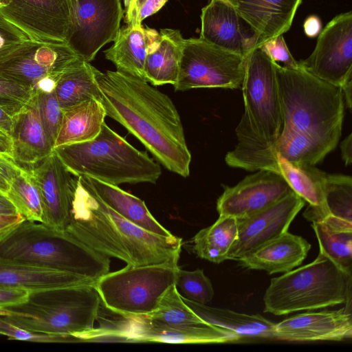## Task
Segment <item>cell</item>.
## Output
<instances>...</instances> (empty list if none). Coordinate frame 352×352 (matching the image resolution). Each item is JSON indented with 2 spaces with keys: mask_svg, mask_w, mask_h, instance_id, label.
Wrapping results in <instances>:
<instances>
[{
  "mask_svg": "<svg viewBox=\"0 0 352 352\" xmlns=\"http://www.w3.org/2000/svg\"><path fill=\"white\" fill-rule=\"evenodd\" d=\"M65 230L95 251L131 265L178 262L182 245L180 237L157 235L124 219L78 179Z\"/></svg>",
  "mask_w": 352,
  "mask_h": 352,
  "instance_id": "2",
  "label": "cell"
},
{
  "mask_svg": "<svg viewBox=\"0 0 352 352\" xmlns=\"http://www.w3.org/2000/svg\"><path fill=\"white\" fill-rule=\"evenodd\" d=\"M302 0H234L239 16L257 38V47L283 34L292 26Z\"/></svg>",
  "mask_w": 352,
  "mask_h": 352,
  "instance_id": "22",
  "label": "cell"
},
{
  "mask_svg": "<svg viewBox=\"0 0 352 352\" xmlns=\"http://www.w3.org/2000/svg\"><path fill=\"white\" fill-rule=\"evenodd\" d=\"M106 115L135 136L168 170L190 175L191 153L171 99L148 82L118 71L96 70Z\"/></svg>",
  "mask_w": 352,
  "mask_h": 352,
  "instance_id": "1",
  "label": "cell"
},
{
  "mask_svg": "<svg viewBox=\"0 0 352 352\" xmlns=\"http://www.w3.org/2000/svg\"><path fill=\"white\" fill-rule=\"evenodd\" d=\"M324 192L329 214L352 222V177L327 173Z\"/></svg>",
  "mask_w": 352,
  "mask_h": 352,
  "instance_id": "37",
  "label": "cell"
},
{
  "mask_svg": "<svg viewBox=\"0 0 352 352\" xmlns=\"http://www.w3.org/2000/svg\"><path fill=\"white\" fill-rule=\"evenodd\" d=\"M342 91L344 98V102L346 105V107L351 111L352 107V80L347 82L342 87Z\"/></svg>",
  "mask_w": 352,
  "mask_h": 352,
  "instance_id": "53",
  "label": "cell"
},
{
  "mask_svg": "<svg viewBox=\"0 0 352 352\" xmlns=\"http://www.w3.org/2000/svg\"><path fill=\"white\" fill-rule=\"evenodd\" d=\"M82 58L67 43H48L28 38L0 61V77L26 85L49 76L59 78Z\"/></svg>",
  "mask_w": 352,
  "mask_h": 352,
  "instance_id": "15",
  "label": "cell"
},
{
  "mask_svg": "<svg viewBox=\"0 0 352 352\" xmlns=\"http://www.w3.org/2000/svg\"><path fill=\"white\" fill-rule=\"evenodd\" d=\"M95 282L69 272L0 258V288L31 293Z\"/></svg>",
  "mask_w": 352,
  "mask_h": 352,
  "instance_id": "24",
  "label": "cell"
},
{
  "mask_svg": "<svg viewBox=\"0 0 352 352\" xmlns=\"http://www.w3.org/2000/svg\"><path fill=\"white\" fill-rule=\"evenodd\" d=\"M305 34L310 38L319 34L322 30L320 19L316 15H310L305 21L303 24Z\"/></svg>",
  "mask_w": 352,
  "mask_h": 352,
  "instance_id": "48",
  "label": "cell"
},
{
  "mask_svg": "<svg viewBox=\"0 0 352 352\" xmlns=\"http://www.w3.org/2000/svg\"><path fill=\"white\" fill-rule=\"evenodd\" d=\"M17 214L16 210L7 196L0 192V217Z\"/></svg>",
  "mask_w": 352,
  "mask_h": 352,
  "instance_id": "51",
  "label": "cell"
},
{
  "mask_svg": "<svg viewBox=\"0 0 352 352\" xmlns=\"http://www.w3.org/2000/svg\"><path fill=\"white\" fill-rule=\"evenodd\" d=\"M177 261L144 265H126L98 278L94 286L103 305L124 318L147 316L156 310L162 296L175 284Z\"/></svg>",
  "mask_w": 352,
  "mask_h": 352,
  "instance_id": "8",
  "label": "cell"
},
{
  "mask_svg": "<svg viewBox=\"0 0 352 352\" xmlns=\"http://www.w3.org/2000/svg\"><path fill=\"white\" fill-rule=\"evenodd\" d=\"M19 316L14 311L8 308H0V316Z\"/></svg>",
  "mask_w": 352,
  "mask_h": 352,
  "instance_id": "54",
  "label": "cell"
},
{
  "mask_svg": "<svg viewBox=\"0 0 352 352\" xmlns=\"http://www.w3.org/2000/svg\"><path fill=\"white\" fill-rule=\"evenodd\" d=\"M35 94L26 85L0 77V106L13 115L27 105Z\"/></svg>",
  "mask_w": 352,
  "mask_h": 352,
  "instance_id": "41",
  "label": "cell"
},
{
  "mask_svg": "<svg viewBox=\"0 0 352 352\" xmlns=\"http://www.w3.org/2000/svg\"><path fill=\"white\" fill-rule=\"evenodd\" d=\"M62 120L54 143L56 147L90 141L100 132L107 116L102 103L91 98L62 109Z\"/></svg>",
  "mask_w": 352,
  "mask_h": 352,
  "instance_id": "29",
  "label": "cell"
},
{
  "mask_svg": "<svg viewBox=\"0 0 352 352\" xmlns=\"http://www.w3.org/2000/svg\"><path fill=\"white\" fill-rule=\"evenodd\" d=\"M13 116L7 109L0 106V126L8 130L10 133L12 125Z\"/></svg>",
  "mask_w": 352,
  "mask_h": 352,
  "instance_id": "52",
  "label": "cell"
},
{
  "mask_svg": "<svg viewBox=\"0 0 352 352\" xmlns=\"http://www.w3.org/2000/svg\"><path fill=\"white\" fill-rule=\"evenodd\" d=\"M223 188L217 210L219 216L236 219L257 213L294 192L279 173L267 170H258L236 185Z\"/></svg>",
  "mask_w": 352,
  "mask_h": 352,
  "instance_id": "17",
  "label": "cell"
},
{
  "mask_svg": "<svg viewBox=\"0 0 352 352\" xmlns=\"http://www.w3.org/2000/svg\"><path fill=\"white\" fill-rule=\"evenodd\" d=\"M119 316V315H118ZM101 329L109 341L173 344L225 343L239 340L234 332L209 324L174 325L144 316L124 318Z\"/></svg>",
  "mask_w": 352,
  "mask_h": 352,
  "instance_id": "12",
  "label": "cell"
},
{
  "mask_svg": "<svg viewBox=\"0 0 352 352\" xmlns=\"http://www.w3.org/2000/svg\"><path fill=\"white\" fill-rule=\"evenodd\" d=\"M21 168L14 158L0 153V192L6 195L12 179Z\"/></svg>",
  "mask_w": 352,
  "mask_h": 352,
  "instance_id": "45",
  "label": "cell"
},
{
  "mask_svg": "<svg viewBox=\"0 0 352 352\" xmlns=\"http://www.w3.org/2000/svg\"><path fill=\"white\" fill-rule=\"evenodd\" d=\"M0 258L69 272L96 282L109 272V257L66 230L24 220L0 236Z\"/></svg>",
  "mask_w": 352,
  "mask_h": 352,
  "instance_id": "4",
  "label": "cell"
},
{
  "mask_svg": "<svg viewBox=\"0 0 352 352\" xmlns=\"http://www.w3.org/2000/svg\"><path fill=\"white\" fill-rule=\"evenodd\" d=\"M320 252L352 275V222L329 215L311 223Z\"/></svg>",
  "mask_w": 352,
  "mask_h": 352,
  "instance_id": "32",
  "label": "cell"
},
{
  "mask_svg": "<svg viewBox=\"0 0 352 352\" xmlns=\"http://www.w3.org/2000/svg\"><path fill=\"white\" fill-rule=\"evenodd\" d=\"M6 195L17 213L25 220L42 222L43 210L41 196L28 170L21 168L14 176Z\"/></svg>",
  "mask_w": 352,
  "mask_h": 352,
  "instance_id": "35",
  "label": "cell"
},
{
  "mask_svg": "<svg viewBox=\"0 0 352 352\" xmlns=\"http://www.w3.org/2000/svg\"><path fill=\"white\" fill-rule=\"evenodd\" d=\"M175 285L180 296L199 304L206 305L214 297V289L204 270L193 271L179 269Z\"/></svg>",
  "mask_w": 352,
  "mask_h": 352,
  "instance_id": "38",
  "label": "cell"
},
{
  "mask_svg": "<svg viewBox=\"0 0 352 352\" xmlns=\"http://www.w3.org/2000/svg\"><path fill=\"white\" fill-rule=\"evenodd\" d=\"M144 1V0H136L131 11L124 16V21L129 17L131 14Z\"/></svg>",
  "mask_w": 352,
  "mask_h": 352,
  "instance_id": "56",
  "label": "cell"
},
{
  "mask_svg": "<svg viewBox=\"0 0 352 352\" xmlns=\"http://www.w3.org/2000/svg\"><path fill=\"white\" fill-rule=\"evenodd\" d=\"M124 16L120 0H77L68 44L85 61L113 41Z\"/></svg>",
  "mask_w": 352,
  "mask_h": 352,
  "instance_id": "16",
  "label": "cell"
},
{
  "mask_svg": "<svg viewBox=\"0 0 352 352\" xmlns=\"http://www.w3.org/2000/svg\"><path fill=\"white\" fill-rule=\"evenodd\" d=\"M10 134L16 162L34 165L53 151L41 118L36 93L31 101L13 116Z\"/></svg>",
  "mask_w": 352,
  "mask_h": 352,
  "instance_id": "25",
  "label": "cell"
},
{
  "mask_svg": "<svg viewBox=\"0 0 352 352\" xmlns=\"http://www.w3.org/2000/svg\"><path fill=\"white\" fill-rule=\"evenodd\" d=\"M76 5L77 0H10L0 12L29 39L68 44Z\"/></svg>",
  "mask_w": 352,
  "mask_h": 352,
  "instance_id": "13",
  "label": "cell"
},
{
  "mask_svg": "<svg viewBox=\"0 0 352 352\" xmlns=\"http://www.w3.org/2000/svg\"><path fill=\"white\" fill-rule=\"evenodd\" d=\"M352 275L322 252L312 262L271 279L263 311L284 316L345 304L351 305Z\"/></svg>",
  "mask_w": 352,
  "mask_h": 352,
  "instance_id": "6",
  "label": "cell"
},
{
  "mask_svg": "<svg viewBox=\"0 0 352 352\" xmlns=\"http://www.w3.org/2000/svg\"><path fill=\"white\" fill-rule=\"evenodd\" d=\"M351 337V305L297 314L276 323L274 329V339L291 342L341 341Z\"/></svg>",
  "mask_w": 352,
  "mask_h": 352,
  "instance_id": "21",
  "label": "cell"
},
{
  "mask_svg": "<svg viewBox=\"0 0 352 352\" xmlns=\"http://www.w3.org/2000/svg\"><path fill=\"white\" fill-rule=\"evenodd\" d=\"M245 56L202 38L184 39L175 91L195 88L241 89Z\"/></svg>",
  "mask_w": 352,
  "mask_h": 352,
  "instance_id": "10",
  "label": "cell"
},
{
  "mask_svg": "<svg viewBox=\"0 0 352 352\" xmlns=\"http://www.w3.org/2000/svg\"><path fill=\"white\" fill-rule=\"evenodd\" d=\"M200 18L201 38L245 57L256 47V35L228 1L210 0Z\"/></svg>",
  "mask_w": 352,
  "mask_h": 352,
  "instance_id": "20",
  "label": "cell"
},
{
  "mask_svg": "<svg viewBox=\"0 0 352 352\" xmlns=\"http://www.w3.org/2000/svg\"><path fill=\"white\" fill-rule=\"evenodd\" d=\"M310 249L311 244L306 239L287 231L238 261L244 267L263 270L270 274L287 272L303 262Z\"/></svg>",
  "mask_w": 352,
  "mask_h": 352,
  "instance_id": "26",
  "label": "cell"
},
{
  "mask_svg": "<svg viewBox=\"0 0 352 352\" xmlns=\"http://www.w3.org/2000/svg\"><path fill=\"white\" fill-rule=\"evenodd\" d=\"M237 143L225 157L227 165L248 171L272 170L278 173L276 154L296 165L315 166L331 150L309 136L296 132L280 133L274 141L258 135L243 115L236 128Z\"/></svg>",
  "mask_w": 352,
  "mask_h": 352,
  "instance_id": "9",
  "label": "cell"
},
{
  "mask_svg": "<svg viewBox=\"0 0 352 352\" xmlns=\"http://www.w3.org/2000/svg\"><path fill=\"white\" fill-rule=\"evenodd\" d=\"M96 68L82 58L74 62L61 74L54 94L62 109L91 98L98 100Z\"/></svg>",
  "mask_w": 352,
  "mask_h": 352,
  "instance_id": "33",
  "label": "cell"
},
{
  "mask_svg": "<svg viewBox=\"0 0 352 352\" xmlns=\"http://www.w3.org/2000/svg\"><path fill=\"white\" fill-rule=\"evenodd\" d=\"M28 38L22 31L7 21L0 12V61Z\"/></svg>",
  "mask_w": 352,
  "mask_h": 352,
  "instance_id": "43",
  "label": "cell"
},
{
  "mask_svg": "<svg viewBox=\"0 0 352 352\" xmlns=\"http://www.w3.org/2000/svg\"><path fill=\"white\" fill-rule=\"evenodd\" d=\"M305 204L304 199L292 192L257 213L236 219L238 236L228 254V260L238 261L244 255L287 232Z\"/></svg>",
  "mask_w": 352,
  "mask_h": 352,
  "instance_id": "19",
  "label": "cell"
},
{
  "mask_svg": "<svg viewBox=\"0 0 352 352\" xmlns=\"http://www.w3.org/2000/svg\"><path fill=\"white\" fill-rule=\"evenodd\" d=\"M300 65L314 76L342 87L352 80V12L332 19L319 33L312 53Z\"/></svg>",
  "mask_w": 352,
  "mask_h": 352,
  "instance_id": "14",
  "label": "cell"
},
{
  "mask_svg": "<svg viewBox=\"0 0 352 352\" xmlns=\"http://www.w3.org/2000/svg\"><path fill=\"white\" fill-rule=\"evenodd\" d=\"M283 127L310 137L331 151L340 138L344 102L342 89L305 71L274 62Z\"/></svg>",
  "mask_w": 352,
  "mask_h": 352,
  "instance_id": "3",
  "label": "cell"
},
{
  "mask_svg": "<svg viewBox=\"0 0 352 352\" xmlns=\"http://www.w3.org/2000/svg\"><path fill=\"white\" fill-rule=\"evenodd\" d=\"M81 184L124 219L146 231L162 236L173 234L152 215L144 201L122 190L87 176H79Z\"/></svg>",
  "mask_w": 352,
  "mask_h": 352,
  "instance_id": "28",
  "label": "cell"
},
{
  "mask_svg": "<svg viewBox=\"0 0 352 352\" xmlns=\"http://www.w3.org/2000/svg\"><path fill=\"white\" fill-rule=\"evenodd\" d=\"M25 219L20 214L0 217V236L9 231Z\"/></svg>",
  "mask_w": 352,
  "mask_h": 352,
  "instance_id": "49",
  "label": "cell"
},
{
  "mask_svg": "<svg viewBox=\"0 0 352 352\" xmlns=\"http://www.w3.org/2000/svg\"><path fill=\"white\" fill-rule=\"evenodd\" d=\"M241 89L244 114L251 129L266 140H276L282 131L283 117L274 62L259 47L245 58Z\"/></svg>",
  "mask_w": 352,
  "mask_h": 352,
  "instance_id": "11",
  "label": "cell"
},
{
  "mask_svg": "<svg viewBox=\"0 0 352 352\" xmlns=\"http://www.w3.org/2000/svg\"><path fill=\"white\" fill-rule=\"evenodd\" d=\"M182 297V296H181ZM184 303L209 324L232 331L243 337L274 339L275 324L260 314H247L212 307L182 298Z\"/></svg>",
  "mask_w": 352,
  "mask_h": 352,
  "instance_id": "31",
  "label": "cell"
},
{
  "mask_svg": "<svg viewBox=\"0 0 352 352\" xmlns=\"http://www.w3.org/2000/svg\"><path fill=\"white\" fill-rule=\"evenodd\" d=\"M30 292L24 289L0 288V308H8L26 302Z\"/></svg>",
  "mask_w": 352,
  "mask_h": 352,
  "instance_id": "46",
  "label": "cell"
},
{
  "mask_svg": "<svg viewBox=\"0 0 352 352\" xmlns=\"http://www.w3.org/2000/svg\"><path fill=\"white\" fill-rule=\"evenodd\" d=\"M160 32L142 24H126L120 28L114 43L104 51L117 71L144 80L146 57L157 45Z\"/></svg>",
  "mask_w": 352,
  "mask_h": 352,
  "instance_id": "23",
  "label": "cell"
},
{
  "mask_svg": "<svg viewBox=\"0 0 352 352\" xmlns=\"http://www.w3.org/2000/svg\"><path fill=\"white\" fill-rule=\"evenodd\" d=\"M227 1H228L229 2H230L231 3H232L234 5V0H227Z\"/></svg>",
  "mask_w": 352,
  "mask_h": 352,
  "instance_id": "58",
  "label": "cell"
},
{
  "mask_svg": "<svg viewBox=\"0 0 352 352\" xmlns=\"http://www.w3.org/2000/svg\"><path fill=\"white\" fill-rule=\"evenodd\" d=\"M0 335L10 340L43 343L79 342L80 340L72 335L52 334L34 332L15 325L0 316Z\"/></svg>",
  "mask_w": 352,
  "mask_h": 352,
  "instance_id": "39",
  "label": "cell"
},
{
  "mask_svg": "<svg viewBox=\"0 0 352 352\" xmlns=\"http://www.w3.org/2000/svg\"><path fill=\"white\" fill-rule=\"evenodd\" d=\"M144 316L168 324L186 325L206 323L184 303L175 284L169 287L162 296L156 310Z\"/></svg>",
  "mask_w": 352,
  "mask_h": 352,
  "instance_id": "36",
  "label": "cell"
},
{
  "mask_svg": "<svg viewBox=\"0 0 352 352\" xmlns=\"http://www.w3.org/2000/svg\"><path fill=\"white\" fill-rule=\"evenodd\" d=\"M0 153L14 158V145L10 133L0 126Z\"/></svg>",
  "mask_w": 352,
  "mask_h": 352,
  "instance_id": "47",
  "label": "cell"
},
{
  "mask_svg": "<svg viewBox=\"0 0 352 352\" xmlns=\"http://www.w3.org/2000/svg\"><path fill=\"white\" fill-rule=\"evenodd\" d=\"M136 0H128L125 6V15L128 14L132 10Z\"/></svg>",
  "mask_w": 352,
  "mask_h": 352,
  "instance_id": "55",
  "label": "cell"
},
{
  "mask_svg": "<svg viewBox=\"0 0 352 352\" xmlns=\"http://www.w3.org/2000/svg\"><path fill=\"white\" fill-rule=\"evenodd\" d=\"M160 34L157 45L146 57L144 80L153 86L173 85L177 80L185 38L174 29H162Z\"/></svg>",
  "mask_w": 352,
  "mask_h": 352,
  "instance_id": "30",
  "label": "cell"
},
{
  "mask_svg": "<svg viewBox=\"0 0 352 352\" xmlns=\"http://www.w3.org/2000/svg\"><path fill=\"white\" fill-rule=\"evenodd\" d=\"M128 0H124V6L126 4Z\"/></svg>",
  "mask_w": 352,
  "mask_h": 352,
  "instance_id": "59",
  "label": "cell"
},
{
  "mask_svg": "<svg viewBox=\"0 0 352 352\" xmlns=\"http://www.w3.org/2000/svg\"><path fill=\"white\" fill-rule=\"evenodd\" d=\"M259 47L272 61L281 63L286 68L297 69L300 67L298 61L290 53L283 34L267 40Z\"/></svg>",
  "mask_w": 352,
  "mask_h": 352,
  "instance_id": "42",
  "label": "cell"
},
{
  "mask_svg": "<svg viewBox=\"0 0 352 352\" xmlns=\"http://www.w3.org/2000/svg\"><path fill=\"white\" fill-rule=\"evenodd\" d=\"M37 100L43 124L54 148L62 120V108L54 91L37 93Z\"/></svg>",
  "mask_w": 352,
  "mask_h": 352,
  "instance_id": "40",
  "label": "cell"
},
{
  "mask_svg": "<svg viewBox=\"0 0 352 352\" xmlns=\"http://www.w3.org/2000/svg\"><path fill=\"white\" fill-rule=\"evenodd\" d=\"M167 1L168 0H144L124 22L126 24H142L143 20L158 12Z\"/></svg>",
  "mask_w": 352,
  "mask_h": 352,
  "instance_id": "44",
  "label": "cell"
},
{
  "mask_svg": "<svg viewBox=\"0 0 352 352\" xmlns=\"http://www.w3.org/2000/svg\"><path fill=\"white\" fill-rule=\"evenodd\" d=\"M54 151L76 177L87 176L114 186L155 184L162 174L160 164L133 146L105 122L93 140L60 146Z\"/></svg>",
  "mask_w": 352,
  "mask_h": 352,
  "instance_id": "5",
  "label": "cell"
},
{
  "mask_svg": "<svg viewBox=\"0 0 352 352\" xmlns=\"http://www.w3.org/2000/svg\"><path fill=\"white\" fill-rule=\"evenodd\" d=\"M278 173L308 206L302 215L312 222L320 221L329 215L325 203L324 182L326 173L311 165H296L277 153Z\"/></svg>",
  "mask_w": 352,
  "mask_h": 352,
  "instance_id": "27",
  "label": "cell"
},
{
  "mask_svg": "<svg viewBox=\"0 0 352 352\" xmlns=\"http://www.w3.org/2000/svg\"><path fill=\"white\" fill-rule=\"evenodd\" d=\"M352 135L350 133L340 144L341 157L345 166H349L352 162Z\"/></svg>",
  "mask_w": 352,
  "mask_h": 352,
  "instance_id": "50",
  "label": "cell"
},
{
  "mask_svg": "<svg viewBox=\"0 0 352 352\" xmlns=\"http://www.w3.org/2000/svg\"><path fill=\"white\" fill-rule=\"evenodd\" d=\"M10 2V0H0V8L7 6Z\"/></svg>",
  "mask_w": 352,
  "mask_h": 352,
  "instance_id": "57",
  "label": "cell"
},
{
  "mask_svg": "<svg viewBox=\"0 0 352 352\" xmlns=\"http://www.w3.org/2000/svg\"><path fill=\"white\" fill-rule=\"evenodd\" d=\"M236 219L219 216L211 226L199 230L192 239V251L199 258L220 263L228 260V254L237 239Z\"/></svg>",
  "mask_w": 352,
  "mask_h": 352,
  "instance_id": "34",
  "label": "cell"
},
{
  "mask_svg": "<svg viewBox=\"0 0 352 352\" xmlns=\"http://www.w3.org/2000/svg\"><path fill=\"white\" fill-rule=\"evenodd\" d=\"M38 190L43 210L42 223L65 230L78 177L63 164L54 151L29 170Z\"/></svg>",
  "mask_w": 352,
  "mask_h": 352,
  "instance_id": "18",
  "label": "cell"
},
{
  "mask_svg": "<svg viewBox=\"0 0 352 352\" xmlns=\"http://www.w3.org/2000/svg\"><path fill=\"white\" fill-rule=\"evenodd\" d=\"M100 303L94 284H86L31 293L24 303L8 308L19 316L3 317L32 331L75 336L94 329Z\"/></svg>",
  "mask_w": 352,
  "mask_h": 352,
  "instance_id": "7",
  "label": "cell"
}]
</instances>
